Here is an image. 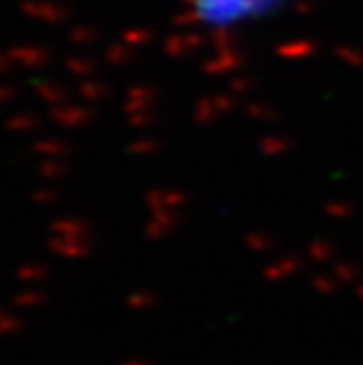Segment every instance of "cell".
I'll list each match as a JSON object with an SVG mask.
<instances>
[{
    "label": "cell",
    "instance_id": "7a4b0ae2",
    "mask_svg": "<svg viewBox=\"0 0 363 365\" xmlns=\"http://www.w3.org/2000/svg\"><path fill=\"white\" fill-rule=\"evenodd\" d=\"M121 365H151V363L144 361V358H130V361H123Z\"/></svg>",
    "mask_w": 363,
    "mask_h": 365
},
{
    "label": "cell",
    "instance_id": "6da1fadb",
    "mask_svg": "<svg viewBox=\"0 0 363 365\" xmlns=\"http://www.w3.org/2000/svg\"><path fill=\"white\" fill-rule=\"evenodd\" d=\"M290 0H187L189 17L210 33H236L269 22Z\"/></svg>",
    "mask_w": 363,
    "mask_h": 365
}]
</instances>
